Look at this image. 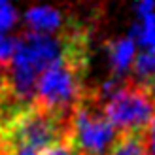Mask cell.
Returning <instances> with one entry per match:
<instances>
[{
	"mask_svg": "<svg viewBox=\"0 0 155 155\" xmlns=\"http://www.w3.org/2000/svg\"><path fill=\"white\" fill-rule=\"evenodd\" d=\"M146 144H148V153L155 155V117L151 119L150 127L146 129Z\"/></svg>",
	"mask_w": 155,
	"mask_h": 155,
	"instance_id": "10",
	"label": "cell"
},
{
	"mask_svg": "<svg viewBox=\"0 0 155 155\" xmlns=\"http://www.w3.org/2000/svg\"><path fill=\"white\" fill-rule=\"evenodd\" d=\"M108 57L115 76H123L136 57V42L130 38H117L108 42Z\"/></svg>",
	"mask_w": 155,
	"mask_h": 155,
	"instance_id": "4",
	"label": "cell"
},
{
	"mask_svg": "<svg viewBox=\"0 0 155 155\" xmlns=\"http://www.w3.org/2000/svg\"><path fill=\"white\" fill-rule=\"evenodd\" d=\"M27 25L32 28L30 32L40 34H63L74 25V21H68L63 10L51 6H34L25 13Z\"/></svg>",
	"mask_w": 155,
	"mask_h": 155,
	"instance_id": "3",
	"label": "cell"
},
{
	"mask_svg": "<svg viewBox=\"0 0 155 155\" xmlns=\"http://www.w3.org/2000/svg\"><path fill=\"white\" fill-rule=\"evenodd\" d=\"M15 48H17V36H10L6 32H0V70H6L10 66Z\"/></svg>",
	"mask_w": 155,
	"mask_h": 155,
	"instance_id": "8",
	"label": "cell"
},
{
	"mask_svg": "<svg viewBox=\"0 0 155 155\" xmlns=\"http://www.w3.org/2000/svg\"><path fill=\"white\" fill-rule=\"evenodd\" d=\"M42 155H74V153L70 151V148L66 144H59V146H53V148L45 150Z\"/></svg>",
	"mask_w": 155,
	"mask_h": 155,
	"instance_id": "12",
	"label": "cell"
},
{
	"mask_svg": "<svg viewBox=\"0 0 155 155\" xmlns=\"http://www.w3.org/2000/svg\"><path fill=\"white\" fill-rule=\"evenodd\" d=\"M134 8H136V13L142 17V15H148V13L155 12V2H153V0H144V2L136 4Z\"/></svg>",
	"mask_w": 155,
	"mask_h": 155,
	"instance_id": "11",
	"label": "cell"
},
{
	"mask_svg": "<svg viewBox=\"0 0 155 155\" xmlns=\"http://www.w3.org/2000/svg\"><path fill=\"white\" fill-rule=\"evenodd\" d=\"M133 74L134 78H130L138 85H148L155 81V51L144 49L138 53V57L133 61Z\"/></svg>",
	"mask_w": 155,
	"mask_h": 155,
	"instance_id": "6",
	"label": "cell"
},
{
	"mask_svg": "<svg viewBox=\"0 0 155 155\" xmlns=\"http://www.w3.org/2000/svg\"><path fill=\"white\" fill-rule=\"evenodd\" d=\"M119 134L104 115L97 91H87L72 110L66 146L74 155H108Z\"/></svg>",
	"mask_w": 155,
	"mask_h": 155,
	"instance_id": "2",
	"label": "cell"
},
{
	"mask_svg": "<svg viewBox=\"0 0 155 155\" xmlns=\"http://www.w3.org/2000/svg\"><path fill=\"white\" fill-rule=\"evenodd\" d=\"M142 23L140 25H133L130 27V40H134L142 45L144 49H151L155 51V12L142 15Z\"/></svg>",
	"mask_w": 155,
	"mask_h": 155,
	"instance_id": "7",
	"label": "cell"
},
{
	"mask_svg": "<svg viewBox=\"0 0 155 155\" xmlns=\"http://www.w3.org/2000/svg\"><path fill=\"white\" fill-rule=\"evenodd\" d=\"M108 155H150L146 144V130L121 133Z\"/></svg>",
	"mask_w": 155,
	"mask_h": 155,
	"instance_id": "5",
	"label": "cell"
},
{
	"mask_svg": "<svg viewBox=\"0 0 155 155\" xmlns=\"http://www.w3.org/2000/svg\"><path fill=\"white\" fill-rule=\"evenodd\" d=\"M97 95L104 115L117 133L146 130L155 117V100L127 76H114Z\"/></svg>",
	"mask_w": 155,
	"mask_h": 155,
	"instance_id": "1",
	"label": "cell"
},
{
	"mask_svg": "<svg viewBox=\"0 0 155 155\" xmlns=\"http://www.w3.org/2000/svg\"><path fill=\"white\" fill-rule=\"evenodd\" d=\"M15 23H17V10L12 4L0 0V32L10 30Z\"/></svg>",
	"mask_w": 155,
	"mask_h": 155,
	"instance_id": "9",
	"label": "cell"
}]
</instances>
